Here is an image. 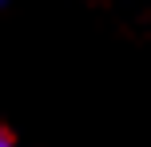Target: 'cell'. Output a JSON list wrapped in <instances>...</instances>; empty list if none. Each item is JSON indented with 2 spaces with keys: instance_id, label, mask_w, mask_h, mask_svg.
I'll use <instances>...</instances> for the list:
<instances>
[{
  "instance_id": "2",
  "label": "cell",
  "mask_w": 151,
  "mask_h": 147,
  "mask_svg": "<svg viewBox=\"0 0 151 147\" xmlns=\"http://www.w3.org/2000/svg\"><path fill=\"white\" fill-rule=\"evenodd\" d=\"M4 4H8V0H0V8H4Z\"/></svg>"
},
{
  "instance_id": "1",
  "label": "cell",
  "mask_w": 151,
  "mask_h": 147,
  "mask_svg": "<svg viewBox=\"0 0 151 147\" xmlns=\"http://www.w3.org/2000/svg\"><path fill=\"white\" fill-rule=\"evenodd\" d=\"M0 147H12V135H8L4 127H0Z\"/></svg>"
}]
</instances>
